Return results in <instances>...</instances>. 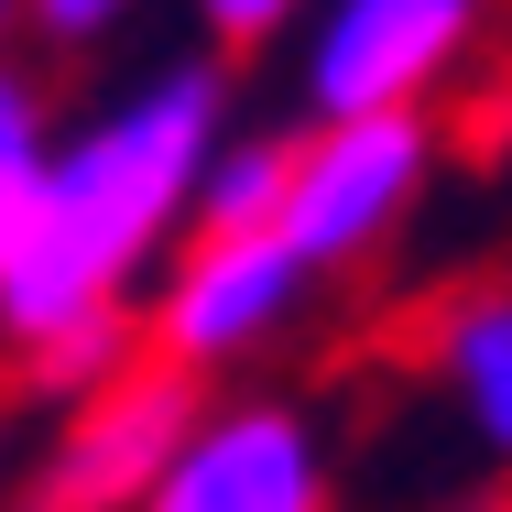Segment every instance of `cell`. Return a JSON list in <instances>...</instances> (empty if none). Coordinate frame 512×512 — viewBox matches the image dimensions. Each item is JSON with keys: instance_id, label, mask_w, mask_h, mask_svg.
Wrapping results in <instances>:
<instances>
[{"instance_id": "1", "label": "cell", "mask_w": 512, "mask_h": 512, "mask_svg": "<svg viewBox=\"0 0 512 512\" xmlns=\"http://www.w3.org/2000/svg\"><path fill=\"white\" fill-rule=\"evenodd\" d=\"M229 120H240V66L197 44L131 66L77 120H55L33 240L0 273V371L77 327H131L164 251L197 229V175L229 142Z\"/></svg>"}, {"instance_id": "2", "label": "cell", "mask_w": 512, "mask_h": 512, "mask_svg": "<svg viewBox=\"0 0 512 512\" xmlns=\"http://www.w3.org/2000/svg\"><path fill=\"white\" fill-rule=\"evenodd\" d=\"M316 306H327V284L284 251V229H186L164 251V273L142 284L131 338L153 371L229 393V382H262L316 327Z\"/></svg>"}, {"instance_id": "3", "label": "cell", "mask_w": 512, "mask_h": 512, "mask_svg": "<svg viewBox=\"0 0 512 512\" xmlns=\"http://www.w3.org/2000/svg\"><path fill=\"white\" fill-rule=\"evenodd\" d=\"M447 131L436 109H360V120H295L284 131V251L316 284H360L371 262H393V240L414 229V207L436 197Z\"/></svg>"}, {"instance_id": "4", "label": "cell", "mask_w": 512, "mask_h": 512, "mask_svg": "<svg viewBox=\"0 0 512 512\" xmlns=\"http://www.w3.org/2000/svg\"><path fill=\"white\" fill-rule=\"evenodd\" d=\"M131 512H349L338 425L284 382L197 393V414L175 425L164 469L142 480Z\"/></svg>"}, {"instance_id": "5", "label": "cell", "mask_w": 512, "mask_h": 512, "mask_svg": "<svg viewBox=\"0 0 512 512\" xmlns=\"http://www.w3.org/2000/svg\"><path fill=\"white\" fill-rule=\"evenodd\" d=\"M502 0H316L284 44L295 120H360V109H436L491 44Z\"/></svg>"}, {"instance_id": "6", "label": "cell", "mask_w": 512, "mask_h": 512, "mask_svg": "<svg viewBox=\"0 0 512 512\" xmlns=\"http://www.w3.org/2000/svg\"><path fill=\"white\" fill-rule=\"evenodd\" d=\"M186 414H197V382H175L153 360L109 371L99 393H77V404H44L33 436H22V491H11V512H131Z\"/></svg>"}, {"instance_id": "7", "label": "cell", "mask_w": 512, "mask_h": 512, "mask_svg": "<svg viewBox=\"0 0 512 512\" xmlns=\"http://www.w3.org/2000/svg\"><path fill=\"white\" fill-rule=\"evenodd\" d=\"M414 371L447 404V425L469 436V458L512 480V273H469V284L425 295Z\"/></svg>"}, {"instance_id": "8", "label": "cell", "mask_w": 512, "mask_h": 512, "mask_svg": "<svg viewBox=\"0 0 512 512\" xmlns=\"http://www.w3.org/2000/svg\"><path fill=\"white\" fill-rule=\"evenodd\" d=\"M273 207H284V131L229 120V142L197 175V229H273Z\"/></svg>"}, {"instance_id": "9", "label": "cell", "mask_w": 512, "mask_h": 512, "mask_svg": "<svg viewBox=\"0 0 512 512\" xmlns=\"http://www.w3.org/2000/svg\"><path fill=\"white\" fill-rule=\"evenodd\" d=\"M142 11H153V0H22V55H44V66H88V55H109Z\"/></svg>"}, {"instance_id": "10", "label": "cell", "mask_w": 512, "mask_h": 512, "mask_svg": "<svg viewBox=\"0 0 512 512\" xmlns=\"http://www.w3.org/2000/svg\"><path fill=\"white\" fill-rule=\"evenodd\" d=\"M306 11H316V0H186V22H197V55H218V66L284 55Z\"/></svg>"}, {"instance_id": "11", "label": "cell", "mask_w": 512, "mask_h": 512, "mask_svg": "<svg viewBox=\"0 0 512 512\" xmlns=\"http://www.w3.org/2000/svg\"><path fill=\"white\" fill-rule=\"evenodd\" d=\"M55 120H66V109H55V88L33 77V55L0 66V164H44V153H55Z\"/></svg>"}, {"instance_id": "12", "label": "cell", "mask_w": 512, "mask_h": 512, "mask_svg": "<svg viewBox=\"0 0 512 512\" xmlns=\"http://www.w3.org/2000/svg\"><path fill=\"white\" fill-rule=\"evenodd\" d=\"M33 197H44V164H0V273H11L22 240H33Z\"/></svg>"}, {"instance_id": "13", "label": "cell", "mask_w": 512, "mask_h": 512, "mask_svg": "<svg viewBox=\"0 0 512 512\" xmlns=\"http://www.w3.org/2000/svg\"><path fill=\"white\" fill-rule=\"evenodd\" d=\"M22 436H33V404L0 382V512H11V491H22Z\"/></svg>"}, {"instance_id": "14", "label": "cell", "mask_w": 512, "mask_h": 512, "mask_svg": "<svg viewBox=\"0 0 512 512\" xmlns=\"http://www.w3.org/2000/svg\"><path fill=\"white\" fill-rule=\"evenodd\" d=\"M0 66H22V0H0Z\"/></svg>"}, {"instance_id": "15", "label": "cell", "mask_w": 512, "mask_h": 512, "mask_svg": "<svg viewBox=\"0 0 512 512\" xmlns=\"http://www.w3.org/2000/svg\"><path fill=\"white\" fill-rule=\"evenodd\" d=\"M436 512H512L502 491H458V502H436Z\"/></svg>"}]
</instances>
